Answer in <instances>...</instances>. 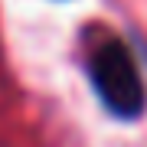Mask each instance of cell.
<instances>
[{
    "label": "cell",
    "mask_w": 147,
    "mask_h": 147,
    "mask_svg": "<svg viewBox=\"0 0 147 147\" xmlns=\"http://www.w3.org/2000/svg\"><path fill=\"white\" fill-rule=\"evenodd\" d=\"M88 75L92 85L98 92V98L105 101V108L118 118H137L147 105V92L144 79L137 72L134 53L127 49L124 39L111 36L105 42L95 46V53L88 59Z\"/></svg>",
    "instance_id": "6da1fadb"
}]
</instances>
